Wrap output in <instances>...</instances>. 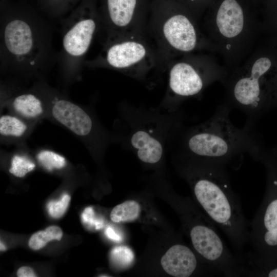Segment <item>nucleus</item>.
<instances>
[{
    "label": "nucleus",
    "mask_w": 277,
    "mask_h": 277,
    "mask_svg": "<svg viewBox=\"0 0 277 277\" xmlns=\"http://www.w3.org/2000/svg\"><path fill=\"white\" fill-rule=\"evenodd\" d=\"M81 219L84 224L88 227H94L95 229H100L103 226V222L95 219L92 208H86L81 215Z\"/></svg>",
    "instance_id": "obj_23"
},
{
    "label": "nucleus",
    "mask_w": 277,
    "mask_h": 277,
    "mask_svg": "<svg viewBox=\"0 0 277 277\" xmlns=\"http://www.w3.org/2000/svg\"><path fill=\"white\" fill-rule=\"evenodd\" d=\"M202 28L227 70L241 64L254 49L258 23L238 0H223Z\"/></svg>",
    "instance_id": "obj_4"
},
{
    "label": "nucleus",
    "mask_w": 277,
    "mask_h": 277,
    "mask_svg": "<svg viewBox=\"0 0 277 277\" xmlns=\"http://www.w3.org/2000/svg\"><path fill=\"white\" fill-rule=\"evenodd\" d=\"M162 268L168 274L175 277H188L198 267L197 259L191 249L181 244L171 247L162 257Z\"/></svg>",
    "instance_id": "obj_13"
},
{
    "label": "nucleus",
    "mask_w": 277,
    "mask_h": 277,
    "mask_svg": "<svg viewBox=\"0 0 277 277\" xmlns=\"http://www.w3.org/2000/svg\"><path fill=\"white\" fill-rule=\"evenodd\" d=\"M189 174L195 197L207 216L241 252L249 241L248 223L227 168L199 162Z\"/></svg>",
    "instance_id": "obj_2"
},
{
    "label": "nucleus",
    "mask_w": 277,
    "mask_h": 277,
    "mask_svg": "<svg viewBox=\"0 0 277 277\" xmlns=\"http://www.w3.org/2000/svg\"><path fill=\"white\" fill-rule=\"evenodd\" d=\"M106 235L110 239L117 240L118 239V236L114 233V231L110 227L107 228L106 231Z\"/></svg>",
    "instance_id": "obj_26"
},
{
    "label": "nucleus",
    "mask_w": 277,
    "mask_h": 277,
    "mask_svg": "<svg viewBox=\"0 0 277 277\" xmlns=\"http://www.w3.org/2000/svg\"><path fill=\"white\" fill-rule=\"evenodd\" d=\"M62 236L63 232L59 227L50 226L45 230L34 233L29 239L28 245L32 249L37 250L44 247L50 241H60Z\"/></svg>",
    "instance_id": "obj_18"
},
{
    "label": "nucleus",
    "mask_w": 277,
    "mask_h": 277,
    "mask_svg": "<svg viewBox=\"0 0 277 277\" xmlns=\"http://www.w3.org/2000/svg\"><path fill=\"white\" fill-rule=\"evenodd\" d=\"M168 68V90L177 102L201 96L211 84L223 82L227 70L209 54H185L166 63Z\"/></svg>",
    "instance_id": "obj_9"
},
{
    "label": "nucleus",
    "mask_w": 277,
    "mask_h": 277,
    "mask_svg": "<svg viewBox=\"0 0 277 277\" xmlns=\"http://www.w3.org/2000/svg\"><path fill=\"white\" fill-rule=\"evenodd\" d=\"M131 144L136 150L139 159L144 163H156L162 157L163 149L161 143L145 131L139 130L133 133Z\"/></svg>",
    "instance_id": "obj_14"
},
{
    "label": "nucleus",
    "mask_w": 277,
    "mask_h": 277,
    "mask_svg": "<svg viewBox=\"0 0 277 277\" xmlns=\"http://www.w3.org/2000/svg\"><path fill=\"white\" fill-rule=\"evenodd\" d=\"M232 108L225 102L205 123L186 136L185 147L199 162L238 168L244 154L261 160V146L254 131V122L247 120L242 128L235 126L229 114Z\"/></svg>",
    "instance_id": "obj_1"
},
{
    "label": "nucleus",
    "mask_w": 277,
    "mask_h": 277,
    "mask_svg": "<svg viewBox=\"0 0 277 277\" xmlns=\"http://www.w3.org/2000/svg\"><path fill=\"white\" fill-rule=\"evenodd\" d=\"M37 158L39 162L48 170L61 169L65 167L66 164L64 156L50 150L40 151Z\"/></svg>",
    "instance_id": "obj_19"
},
{
    "label": "nucleus",
    "mask_w": 277,
    "mask_h": 277,
    "mask_svg": "<svg viewBox=\"0 0 277 277\" xmlns=\"http://www.w3.org/2000/svg\"><path fill=\"white\" fill-rule=\"evenodd\" d=\"M272 65L269 57L254 49L241 64L227 70L222 82L225 102L243 112L248 121L254 122L264 105V78Z\"/></svg>",
    "instance_id": "obj_7"
},
{
    "label": "nucleus",
    "mask_w": 277,
    "mask_h": 277,
    "mask_svg": "<svg viewBox=\"0 0 277 277\" xmlns=\"http://www.w3.org/2000/svg\"><path fill=\"white\" fill-rule=\"evenodd\" d=\"M63 23L61 65L67 74L80 70L84 57L102 22L93 16L72 18Z\"/></svg>",
    "instance_id": "obj_10"
},
{
    "label": "nucleus",
    "mask_w": 277,
    "mask_h": 277,
    "mask_svg": "<svg viewBox=\"0 0 277 277\" xmlns=\"http://www.w3.org/2000/svg\"><path fill=\"white\" fill-rule=\"evenodd\" d=\"M35 167L34 163L26 156L15 155L12 159L9 172L15 176L22 177Z\"/></svg>",
    "instance_id": "obj_20"
},
{
    "label": "nucleus",
    "mask_w": 277,
    "mask_h": 277,
    "mask_svg": "<svg viewBox=\"0 0 277 277\" xmlns=\"http://www.w3.org/2000/svg\"><path fill=\"white\" fill-rule=\"evenodd\" d=\"M246 276L277 277V264L263 268H248Z\"/></svg>",
    "instance_id": "obj_22"
},
{
    "label": "nucleus",
    "mask_w": 277,
    "mask_h": 277,
    "mask_svg": "<svg viewBox=\"0 0 277 277\" xmlns=\"http://www.w3.org/2000/svg\"><path fill=\"white\" fill-rule=\"evenodd\" d=\"M70 201V196L64 194L60 200L50 201L47 205L49 213L53 218L62 217L66 211Z\"/></svg>",
    "instance_id": "obj_21"
},
{
    "label": "nucleus",
    "mask_w": 277,
    "mask_h": 277,
    "mask_svg": "<svg viewBox=\"0 0 277 277\" xmlns=\"http://www.w3.org/2000/svg\"><path fill=\"white\" fill-rule=\"evenodd\" d=\"M12 108L16 113L27 119H35L44 113L43 101L37 94L25 92L16 95L11 101Z\"/></svg>",
    "instance_id": "obj_15"
},
{
    "label": "nucleus",
    "mask_w": 277,
    "mask_h": 277,
    "mask_svg": "<svg viewBox=\"0 0 277 277\" xmlns=\"http://www.w3.org/2000/svg\"><path fill=\"white\" fill-rule=\"evenodd\" d=\"M125 247H118L114 248L111 251V258L115 264L125 265V262L129 263L130 260L125 259Z\"/></svg>",
    "instance_id": "obj_24"
},
{
    "label": "nucleus",
    "mask_w": 277,
    "mask_h": 277,
    "mask_svg": "<svg viewBox=\"0 0 277 277\" xmlns=\"http://www.w3.org/2000/svg\"><path fill=\"white\" fill-rule=\"evenodd\" d=\"M1 251H4L5 250H6V247L5 246V245L2 243V242H1Z\"/></svg>",
    "instance_id": "obj_27"
},
{
    "label": "nucleus",
    "mask_w": 277,
    "mask_h": 277,
    "mask_svg": "<svg viewBox=\"0 0 277 277\" xmlns=\"http://www.w3.org/2000/svg\"><path fill=\"white\" fill-rule=\"evenodd\" d=\"M267 169V186L262 202L253 218L249 234L252 252L248 256L249 268H263L277 264V167L263 157Z\"/></svg>",
    "instance_id": "obj_8"
},
{
    "label": "nucleus",
    "mask_w": 277,
    "mask_h": 277,
    "mask_svg": "<svg viewBox=\"0 0 277 277\" xmlns=\"http://www.w3.org/2000/svg\"><path fill=\"white\" fill-rule=\"evenodd\" d=\"M17 276L18 277L36 276L32 269L27 266H23L19 268L17 272Z\"/></svg>",
    "instance_id": "obj_25"
},
{
    "label": "nucleus",
    "mask_w": 277,
    "mask_h": 277,
    "mask_svg": "<svg viewBox=\"0 0 277 277\" xmlns=\"http://www.w3.org/2000/svg\"><path fill=\"white\" fill-rule=\"evenodd\" d=\"M196 17L176 11L154 14L147 32L154 42L164 65L187 54L215 52Z\"/></svg>",
    "instance_id": "obj_5"
},
{
    "label": "nucleus",
    "mask_w": 277,
    "mask_h": 277,
    "mask_svg": "<svg viewBox=\"0 0 277 277\" xmlns=\"http://www.w3.org/2000/svg\"><path fill=\"white\" fill-rule=\"evenodd\" d=\"M28 130V125L22 119L12 115H3L0 117V134L2 136L18 138Z\"/></svg>",
    "instance_id": "obj_17"
},
{
    "label": "nucleus",
    "mask_w": 277,
    "mask_h": 277,
    "mask_svg": "<svg viewBox=\"0 0 277 277\" xmlns=\"http://www.w3.org/2000/svg\"><path fill=\"white\" fill-rule=\"evenodd\" d=\"M139 203L134 200H128L115 206L111 211V220L116 223L128 222L136 220L141 212Z\"/></svg>",
    "instance_id": "obj_16"
},
{
    "label": "nucleus",
    "mask_w": 277,
    "mask_h": 277,
    "mask_svg": "<svg viewBox=\"0 0 277 277\" xmlns=\"http://www.w3.org/2000/svg\"><path fill=\"white\" fill-rule=\"evenodd\" d=\"M51 113L56 122L77 136H86L92 131L93 122L90 115L66 98L55 97L52 101Z\"/></svg>",
    "instance_id": "obj_12"
},
{
    "label": "nucleus",
    "mask_w": 277,
    "mask_h": 277,
    "mask_svg": "<svg viewBox=\"0 0 277 277\" xmlns=\"http://www.w3.org/2000/svg\"><path fill=\"white\" fill-rule=\"evenodd\" d=\"M148 32L108 36L100 54L85 62L91 67L111 68L126 74L142 77L160 65H164Z\"/></svg>",
    "instance_id": "obj_6"
},
{
    "label": "nucleus",
    "mask_w": 277,
    "mask_h": 277,
    "mask_svg": "<svg viewBox=\"0 0 277 277\" xmlns=\"http://www.w3.org/2000/svg\"><path fill=\"white\" fill-rule=\"evenodd\" d=\"M100 276H109V275H101Z\"/></svg>",
    "instance_id": "obj_28"
},
{
    "label": "nucleus",
    "mask_w": 277,
    "mask_h": 277,
    "mask_svg": "<svg viewBox=\"0 0 277 277\" xmlns=\"http://www.w3.org/2000/svg\"><path fill=\"white\" fill-rule=\"evenodd\" d=\"M138 0H107V17L102 23L107 36L147 32L148 22L138 13Z\"/></svg>",
    "instance_id": "obj_11"
},
{
    "label": "nucleus",
    "mask_w": 277,
    "mask_h": 277,
    "mask_svg": "<svg viewBox=\"0 0 277 277\" xmlns=\"http://www.w3.org/2000/svg\"><path fill=\"white\" fill-rule=\"evenodd\" d=\"M1 65L27 75L41 73L54 60L51 34L46 22L14 16L1 22Z\"/></svg>",
    "instance_id": "obj_3"
},
{
    "label": "nucleus",
    "mask_w": 277,
    "mask_h": 277,
    "mask_svg": "<svg viewBox=\"0 0 277 277\" xmlns=\"http://www.w3.org/2000/svg\"><path fill=\"white\" fill-rule=\"evenodd\" d=\"M190 2H194L196 0H189Z\"/></svg>",
    "instance_id": "obj_29"
}]
</instances>
